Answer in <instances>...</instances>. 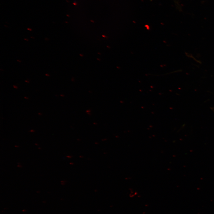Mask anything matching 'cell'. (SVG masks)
Segmentation results:
<instances>
[{
  "mask_svg": "<svg viewBox=\"0 0 214 214\" xmlns=\"http://www.w3.org/2000/svg\"><path fill=\"white\" fill-rule=\"evenodd\" d=\"M38 115H42V113L40 112H39L38 113Z\"/></svg>",
  "mask_w": 214,
  "mask_h": 214,
  "instance_id": "5b68a950",
  "label": "cell"
},
{
  "mask_svg": "<svg viewBox=\"0 0 214 214\" xmlns=\"http://www.w3.org/2000/svg\"><path fill=\"white\" fill-rule=\"evenodd\" d=\"M13 87L16 89H17L18 88V87L17 86L15 85H13Z\"/></svg>",
  "mask_w": 214,
  "mask_h": 214,
  "instance_id": "6da1fadb",
  "label": "cell"
},
{
  "mask_svg": "<svg viewBox=\"0 0 214 214\" xmlns=\"http://www.w3.org/2000/svg\"><path fill=\"white\" fill-rule=\"evenodd\" d=\"M24 40H25L27 41H28L29 40L28 39H26V38H24Z\"/></svg>",
  "mask_w": 214,
  "mask_h": 214,
  "instance_id": "ba28073f",
  "label": "cell"
},
{
  "mask_svg": "<svg viewBox=\"0 0 214 214\" xmlns=\"http://www.w3.org/2000/svg\"><path fill=\"white\" fill-rule=\"evenodd\" d=\"M17 61L18 62H21V61H20L19 60H17Z\"/></svg>",
  "mask_w": 214,
  "mask_h": 214,
  "instance_id": "9c48e42d",
  "label": "cell"
},
{
  "mask_svg": "<svg viewBox=\"0 0 214 214\" xmlns=\"http://www.w3.org/2000/svg\"><path fill=\"white\" fill-rule=\"evenodd\" d=\"M27 29L28 30H29V31H32V29H30V28H27Z\"/></svg>",
  "mask_w": 214,
  "mask_h": 214,
  "instance_id": "8992f818",
  "label": "cell"
},
{
  "mask_svg": "<svg viewBox=\"0 0 214 214\" xmlns=\"http://www.w3.org/2000/svg\"><path fill=\"white\" fill-rule=\"evenodd\" d=\"M25 82H26V83H29V81H27V80H26L25 81Z\"/></svg>",
  "mask_w": 214,
  "mask_h": 214,
  "instance_id": "52a82bcc",
  "label": "cell"
},
{
  "mask_svg": "<svg viewBox=\"0 0 214 214\" xmlns=\"http://www.w3.org/2000/svg\"><path fill=\"white\" fill-rule=\"evenodd\" d=\"M29 132H35V130L33 129H31L30 130Z\"/></svg>",
  "mask_w": 214,
  "mask_h": 214,
  "instance_id": "7a4b0ae2",
  "label": "cell"
},
{
  "mask_svg": "<svg viewBox=\"0 0 214 214\" xmlns=\"http://www.w3.org/2000/svg\"><path fill=\"white\" fill-rule=\"evenodd\" d=\"M45 75L46 76H48V77H49V76H50V75L48 74H47V73L46 74H45Z\"/></svg>",
  "mask_w": 214,
  "mask_h": 214,
  "instance_id": "3957f363",
  "label": "cell"
},
{
  "mask_svg": "<svg viewBox=\"0 0 214 214\" xmlns=\"http://www.w3.org/2000/svg\"><path fill=\"white\" fill-rule=\"evenodd\" d=\"M24 99H26L27 100V99H29V98H28V97H26V96L24 97Z\"/></svg>",
  "mask_w": 214,
  "mask_h": 214,
  "instance_id": "277c9868",
  "label": "cell"
}]
</instances>
